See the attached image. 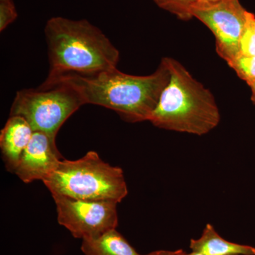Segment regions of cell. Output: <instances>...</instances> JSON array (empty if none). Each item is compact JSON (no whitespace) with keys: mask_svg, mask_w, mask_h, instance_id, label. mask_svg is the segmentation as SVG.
Segmentation results:
<instances>
[{"mask_svg":"<svg viewBox=\"0 0 255 255\" xmlns=\"http://www.w3.org/2000/svg\"><path fill=\"white\" fill-rule=\"evenodd\" d=\"M61 77L78 89L85 105L110 109L124 120L137 123L150 121L170 73L163 58L153 73L144 76L128 75L117 68L90 76L68 74Z\"/></svg>","mask_w":255,"mask_h":255,"instance_id":"cell-1","label":"cell"},{"mask_svg":"<svg viewBox=\"0 0 255 255\" xmlns=\"http://www.w3.org/2000/svg\"><path fill=\"white\" fill-rule=\"evenodd\" d=\"M49 72L45 82L68 74L90 76L117 68L119 51L85 19L50 18L45 27Z\"/></svg>","mask_w":255,"mask_h":255,"instance_id":"cell-2","label":"cell"},{"mask_svg":"<svg viewBox=\"0 0 255 255\" xmlns=\"http://www.w3.org/2000/svg\"><path fill=\"white\" fill-rule=\"evenodd\" d=\"M170 79L150 121L165 130L203 135L214 130L221 114L211 92L172 58H164Z\"/></svg>","mask_w":255,"mask_h":255,"instance_id":"cell-3","label":"cell"},{"mask_svg":"<svg viewBox=\"0 0 255 255\" xmlns=\"http://www.w3.org/2000/svg\"><path fill=\"white\" fill-rule=\"evenodd\" d=\"M43 182L53 196L119 204L128 194L122 169L104 162L95 151L77 160L62 159Z\"/></svg>","mask_w":255,"mask_h":255,"instance_id":"cell-4","label":"cell"},{"mask_svg":"<svg viewBox=\"0 0 255 255\" xmlns=\"http://www.w3.org/2000/svg\"><path fill=\"white\" fill-rule=\"evenodd\" d=\"M83 97L68 79L60 77L43 82L37 90L16 92L10 116H20L27 121L33 131L56 137L63 124L82 105Z\"/></svg>","mask_w":255,"mask_h":255,"instance_id":"cell-5","label":"cell"},{"mask_svg":"<svg viewBox=\"0 0 255 255\" xmlns=\"http://www.w3.org/2000/svg\"><path fill=\"white\" fill-rule=\"evenodd\" d=\"M251 13L240 0L198 2L192 9L193 17L214 35L216 51L227 63L240 55V43Z\"/></svg>","mask_w":255,"mask_h":255,"instance_id":"cell-6","label":"cell"},{"mask_svg":"<svg viewBox=\"0 0 255 255\" xmlns=\"http://www.w3.org/2000/svg\"><path fill=\"white\" fill-rule=\"evenodd\" d=\"M59 224L78 239H92L118 226L117 203L53 196Z\"/></svg>","mask_w":255,"mask_h":255,"instance_id":"cell-7","label":"cell"},{"mask_svg":"<svg viewBox=\"0 0 255 255\" xmlns=\"http://www.w3.org/2000/svg\"><path fill=\"white\" fill-rule=\"evenodd\" d=\"M62 158L54 137L34 131L14 173L26 184L35 180L43 182L57 169Z\"/></svg>","mask_w":255,"mask_h":255,"instance_id":"cell-8","label":"cell"},{"mask_svg":"<svg viewBox=\"0 0 255 255\" xmlns=\"http://www.w3.org/2000/svg\"><path fill=\"white\" fill-rule=\"evenodd\" d=\"M33 131L26 119L10 116L0 132V148L5 166L14 172L23 152L31 141Z\"/></svg>","mask_w":255,"mask_h":255,"instance_id":"cell-9","label":"cell"},{"mask_svg":"<svg viewBox=\"0 0 255 255\" xmlns=\"http://www.w3.org/2000/svg\"><path fill=\"white\" fill-rule=\"evenodd\" d=\"M189 247L191 251L206 255H255V247L226 241L209 223L200 238L191 240Z\"/></svg>","mask_w":255,"mask_h":255,"instance_id":"cell-10","label":"cell"},{"mask_svg":"<svg viewBox=\"0 0 255 255\" xmlns=\"http://www.w3.org/2000/svg\"><path fill=\"white\" fill-rule=\"evenodd\" d=\"M81 250L85 255H141L117 229L98 238L83 240Z\"/></svg>","mask_w":255,"mask_h":255,"instance_id":"cell-11","label":"cell"},{"mask_svg":"<svg viewBox=\"0 0 255 255\" xmlns=\"http://www.w3.org/2000/svg\"><path fill=\"white\" fill-rule=\"evenodd\" d=\"M161 9L165 10L182 21L194 18L192 9L199 0H152Z\"/></svg>","mask_w":255,"mask_h":255,"instance_id":"cell-12","label":"cell"},{"mask_svg":"<svg viewBox=\"0 0 255 255\" xmlns=\"http://www.w3.org/2000/svg\"><path fill=\"white\" fill-rule=\"evenodd\" d=\"M241 80L251 87L255 82V57L239 55L228 63Z\"/></svg>","mask_w":255,"mask_h":255,"instance_id":"cell-13","label":"cell"},{"mask_svg":"<svg viewBox=\"0 0 255 255\" xmlns=\"http://www.w3.org/2000/svg\"><path fill=\"white\" fill-rule=\"evenodd\" d=\"M240 55L255 57V15L251 13L240 43Z\"/></svg>","mask_w":255,"mask_h":255,"instance_id":"cell-14","label":"cell"},{"mask_svg":"<svg viewBox=\"0 0 255 255\" xmlns=\"http://www.w3.org/2000/svg\"><path fill=\"white\" fill-rule=\"evenodd\" d=\"M18 14L12 0L0 1V31L14 22Z\"/></svg>","mask_w":255,"mask_h":255,"instance_id":"cell-15","label":"cell"},{"mask_svg":"<svg viewBox=\"0 0 255 255\" xmlns=\"http://www.w3.org/2000/svg\"><path fill=\"white\" fill-rule=\"evenodd\" d=\"M183 250H177V251H157L146 255H183L184 254Z\"/></svg>","mask_w":255,"mask_h":255,"instance_id":"cell-16","label":"cell"},{"mask_svg":"<svg viewBox=\"0 0 255 255\" xmlns=\"http://www.w3.org/2000/svg\"><path fill=\"white\" fill-rule=\"evenodd\" d=\"M251 88L252 92L251 100L255 105V82L253 85H251Z\"/></svg>","mask_w":255,"mask_h":255,"instance_id":"cell-17","label":"cell"},{"mask_svg":"<svg viewBox=\"0 0 255 255\" xmlns=\"http://www.w3.org/2000/svg\"><path fill=\"white\" fill-rule=\"evenodd\" d=\"M183 255H206L204 254H202V253H198V252H194L192 251L190 253H184V254Z\"/></svg>","mask_w":255,"mask_h":255,"instance_id":"cell-18","label":"cell"},{"mask_svg":"<svg viewBox=\"0 0 255 255\" xmlns=\"http://www.w3.org/2000/svg\"><path fill=\"white\" fill-rule=\"evenodd\" d=\"M220 1V0H199L198 2H215V1Z\"/></svg>","mask_w":255,"mask_h":255,"instance_id":"cell-19","label":"cell"},{"mask_svg":"<svg viewBox=\"0 0 255 255\" xmlns=\"http://www.w3.org/2000/svg\"><path fill=\"white\" fill-rule=\"evenodd\" d=\"M9 1V0H0V1Z\"/></svg>","mask_w":255,"mask_h":255,"instance_id":"cell-20","label":"cell"}]
</instances>
